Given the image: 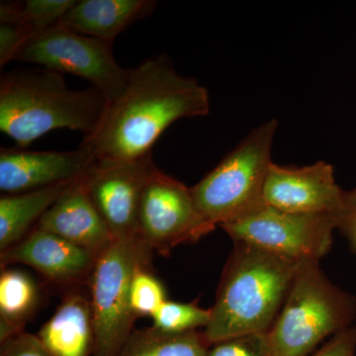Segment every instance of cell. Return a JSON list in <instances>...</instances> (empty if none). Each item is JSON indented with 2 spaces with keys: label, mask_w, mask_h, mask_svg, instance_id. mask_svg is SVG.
Wrapping results in <instances>:
<instances>
[{
  "label": "cell",
  "mask_w": 356,
  "mask_h": 356,
  "mask_svg": "<svg viewBox=\"0 0 356 356\" xmlns=\"http://www.w3.org/2000/svg\"><path fill=\"white\" fill-rule=\"evenodd\" d=\"M209 112L207 89L178 74L165 56H154L130 69L123 92L108 103L97 130L83 143L98 161H140L152 156L156 140L175 122Z\"/></svg>",
  "instance_id": "obj_1"
},
{
  "label": "cell",
  "mask_w": 356,
  "mask_h": 356,
  "mask_svg": "<svg viewBox=\"0 0 356 356\" xmlns=\"http://www.w3.org/2000/svg\"><path fill=\"white\" fill-rule=\"evenodd\" d=\"M301 262L235 243L204 336L210 346L270 329Z\"/></svg>",
  "instance_id": "obj_2"
},
{
  "label": "cell",
  "mask_w": 356,
  "mask_h": 356,
  "mask_svg": "<svg viewBox=\"0 0 356 356\" xmlns=\"http://www.w3.org/2000/svg\"><path fill=\"white\" fill-rule=\"evenodd\" d=\"M107 106L97 89H70L62 74L44 67L13 70L0 81V130L24 149L58 129L90 137Z\"/></svg>",
  "instance_id": "obj_3"
},
{
  "label": "cell",
  "mask_w": 356,
  "mask_h": 356,
  "mask_svg": "<svg viewBox=\"0 0 356 356\" xmlns=\"http://www.w3.org/2000/svg\"><path fill=\"white\" fill-rule=\"evenodd\" d=\"M356 299L336 286L318 261L300 264L284 304L267 331L273 356H308L327 337L351 327Z\"/></svg>",
  "instance_id": "obj_4"
},
{
  "label": "cell",
  "mask_w": 356,
  "mask_h": 356,
  "mask_svg": "<svg viewBox=\"0 0 356 356\" xmlns=\"http://www.w3.org/2000/svg\"><path fill=\"white\" fill-rule=\"evenodd\" d=\"M276 129L274 119L261 124L191 187L199 212L215 228L264 204V188L273 163L271 149Z\"/></svg>",
  "instance_id": "obj_5"
},
{
  "label": "cell",
  "mask_w": 356,
  "mask_h": 356,
  "mask_svg": "<svg viewBox=\"0 0 356 356\" xmlns=\"http://www.w3.org/2000/svg\"><path fill=\"white\" fill-rule=\"evenodd\" d=\"M151 252L139 238L117 241L98 257L89 280L95 327L92 356H118L137 318L131 308V282Z\"/></svg>",
  "instance_id": "obj_6"
},
{
  "label": "cell",
  "mask_w": 356,
  "mask_h": 356,
  "mask_svg": "<svg viewBox=\"0 0 356 356\" xmlns=\"http://www.w3.org/2000/svg\"><path fill=\"white\" fill-rule=\"evenodd\" d=\"M16 60L86 79L108 103L123 92L130 72L115 60L113 43L60 25L33 37Z\"/></svg>",
  "instance_id": "obj_7"
},
{
  "label": "cell",
  "mask_w": 356,
  "mask_h": 356,
  "mask_svg": "<svg viewBox=\"0 0 356 356\" xmlns=\"http://www.w3.org/2000/svg\"><path fill=\"white\" fill-rule=\"evenodd\" d=\"M339 219L327 214H295L266 203L221 228L234 243L261 248L296 262L320 261L331 250Z\"/></svg>",
  "instance_id": "obj_8"
},
{
  "label": "cell",
  "mask_w": 356,
  "mask_h": 356,
  "mask_svg": "<svg viewBox=\"0 0 356 356\" xmlns=\"http://www.w3.org/2000/svg\"><path fill=\"white\" fill-rule=\"evenodd\" d=\"M214 229L196 207L191 187L154 168L140 194L138 238L168 257L177 245L198 242Z\"/></svg>",
  "instance_id": "obj_9"
},
{
  "label": "cell",
  "mask_w": 356,
  "mask_h": 356,
  "mask_svg": "<svg viewBox=\"0 0 356 356\" xmlns=\"http://www.w3.org/2000/svg\"><path fill=\"white\" fill-rule=\"evenodd\" d=\"M156 168L152 156L122 163L93 159L81 177L84 188L114 242L138 238L140 194Z\"/></svg>",
  "instance_id": "obj_10"
},
{
  "label": "cell",
  "mask_w": 356,
  "mask_h": 356,
  "mask_svg": "<svg viewBox=\"0 0 356 356\" xmlns=\"http://www.w3.org/2000/svg\"><path fill=\"white\" fill-rule=\"evenodd\" d=\"M264 202L295 214L334 215L339 224L346 209V192L339 188L334 168L325 161L303 168L273 163L264 184Z\"/></svg>",
  "instance_id": "obj_11"
},
{
  "label": "cell",
  "mask_w": 356,
  "mask_h": 356,
  "mask_svg": "<svg viewBox=\"0 0 356 356\" xmlns=\"http://www.w3.org/2000/svg\"><path fill=\"white\" fill-rule=\"evenodd\" d=\"M97 259L86 248L35 227L20 242L0 252V266L4 269L25 264L51 283L70 290L89 284Z\"/></svg>",
  "instance_id": "obj_12"
},
{
  "label": "cell",
  "mask_w": 356,
  "mask_h": 356,
  "mask_svg": "<svg viewBox=\"0 0 356 356\" xmlns=\"http://www.w3.org/2000/svg\"><path fill=\"white\" fill-rule=\"evenodd\" d=\"M95 159L83 142L76 151L38 152L24 147L0 149V191L4 194L38 191L81 177Z\"/></svg>",
  "instance_id": "obj_13"
},
{
  "label": "cell",
  "mask_w": 356,
  "mask_h": 356,
  "mask_svg": "<svg viewBox=\"0 0 356 356\" xmlns=\"http://www.w3.org/2000/svg\"><path fill=\"white\" fill-rule=\"evenodd\" d=\"M81 177L65 187L39 220L36 228L62 236L99 257L114 240L91 202Z\"/></svg>",
  "instance_id": "obj_14"
},
{
  "label": "cell",
  "mask_w": 356,
  "mask_h": 356,
  "mask_svg": "<svg viewBox=\"0 0 356 356\" xmlns=\"http://www.w3.org/2000/svg\"><path fill=\"white\" fill-rule=\"evenodd\" d=\"M37 337L53 356L92 355L95 327L90 297L81 287L69 290Z\"/></svg>",
  "instance_id": "obj_15"
},
{
  "label": "cell",
  "mask_w": 356,
  "mask_h": 356,
  "mask_svg": "<svg viewBox=\"0 0 356 356\" xmlns=\"http://www.w3.org/2000/svg\"><path fill=\"white\" fill-rule=\"evenodd\" d=\"M156 6L154 0H77L58 25L114 43L134 23L149 17Z\"/></svg>",
  "instance_id": "obj_16"
},
{
  "label": "cell",
  "mask_w": 356,
  "mask_h": 356,
  "mask_svg": "<svg viewBox=\"0 0 356 356\" xmlns=\"http://www.w3.org/2000/svg\"><path fill=\"white\" fill-rule=\"evenodd\" d=\"M70 182L38 191L2 195L0 198V252L25 238Z\"/></svg>",
  "instance_id": "obj_17"
},
{
  "label": "cell",
  "mask_w": 356,
  "mask_h": 356,
  "mask_svg": "<svg viewBox=\"0 0 356 356\" xmlns=\"http://www.w3.org/2000/svg\"><path fill=\"white\" fill-rule=\"evenodd\" d=\"M42 293L29 274L13 268L0 275V341L24 332L26 324L41 305Z\"/></svg>",
  "instance_id": "obj_18"
},
{
  "label": "cell",
  "mask_w": 356,
  "mask_h": 356,
  "mask_svg": "<svg viewBox=\"0 0 356 356\" xmlns=\"http://www.w3.org/2000/svg\"><path fill=\"white\" fill-rule=\"evenodd\" d=\"M209 346L203 332L170 334L152 327L134 330L118 356H207Z\"/></svg>",
  "instance_id": "obj_19"
},
{
  "label": "cell",
  "mask_w": 356,
  "mask_h": 356,
  "mask_svg": "<svg viewBox=\"0 0 356 356\" xmlns=\"http://www.w3.org/2000/svg\"><path fill=\"white\" fill-rule=\"evenodd\" d=\"M77 0H27L22 3L2 2L0 16L19 21L33 37L60 24Z\"/></svg>",
  "instance_id": "obj_20"
},
{
  "label": "cell",
  "mask_w": 356,
  "mask_h": 356,
  "mask_svg": "<svg viewBox=\"0 0 356 356\" xmlns=\"http://www.w3.org/2000/svg\"><path fill=\"white\" fill-rule=\"evenodd\" d=\"M152 318L154 329L170 334H182L207 327L211 311L200 308L196 302L179 303L166 300Z\"/></svg>",
  "instance_id": "obj_21"
},
{
  "label": "cell",
  "mask_w": 356,
  "mask_h": 356,
  "mask_svg": "<svg viewBox=\"0 0 356 356\" xmlns=\"http://www.w3.org/2000/svg\"><path fill=\"white\" fill-rule=\"evenodd\" d=\"M149 262L138 266L131 282V308L137 318L153 317L168 300L163 283L149 271Z\"/></svg>",
  "instance_id": "obj_22"
},
{
  "label": "cell",
  "mask_w": 356,
  "mask_h": 356,
  "mask_svg": "<svg viewBox=\"0 0 356 356\" xmlns=\"http://www.w3.org/2000/svg\"><path fill=\"white\" fill-rule=\"evenodd\" d=\"M207 356H273L267 332L234 337L213 344Z\"/></svg>",
  "instance_id": "obj_23"
},
{
  "label": "cell",
  "mask_w": 356,
  "mask_h": 356,
  "mask_svg": "<svg viewBox=\"0 0 356 356\" xmlns=\"http://www.w3.org/2000/svg\"><path fill=\"white\" fill-rule=\"evenodd\" d=\"M33 38L29 28L19 21L0 17V65L16 60L25 44Z\"/></svg>",
  "instance_id": "obj_24"
},
{
  "label": "cell",
  "mask_w": 356,
  "mask_h": 356,
  "mask_svg": "<svg viewBox=\"0 0 356 356\" xmlns=\"http://www.w3.org/2000/svg\"><path fill=\"white\" fill-rule=\"evenodd\" d=\"M0 356H53L47 350L39 337L22 332L1 344Z\"/></svg>",
  "instance_id": "obj_25"
},
{
  "label": "cell",
  "mask_w": 356,
  "mask_h": 356,
  "mask_svg": "<svg viewBox=\"0 0 356 356\" xmlns=\"http://www.w3.org/2000/svg\"><path fill=\"white\" fill-rule=\"evenodd\" d=\"M312 356H356V325L337 332Z\"/></svg>",
  "instance_id": "obj_26"
},
{
  "label": "cell",
  "mask_w": 356,
  "mask_h": 356,
  "mask_svg": "<svg viewBox=\"0 0 356 356\" xmlns=\"http://www.w3.org/2000/svg\"><path fill=\"white\" fill-rule=\"evenodd\" d=\"M337 228L343 229L356 250V209H346L339 220Z\"/></svg>",
  "instance_id": "obj_27"
},
{
  "label": "cell",
  "mask_w": 356,
  "mask_h": 356,
  "mask_svg": "<svg viewBox=\"0 0 356 356\" xmlns=\"http://www.w3.org/2000/svg\"><path fill=\"white\" fill-rule=\"evenodd\" d=\"M346 209H356V188L346 192Z\"/></svg>",
  "instance_id": "obj_28"
}]
</instances>
